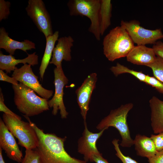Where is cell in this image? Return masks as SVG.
<instances>
[{
    "label": "cell",
    "mask_w": 163,
    "mask_h": 163,
    "mask_svg": "<svg viewBox=\"0 0 163 163\" xmlns=\"http://www.w3.org/2000/svg\"><path fill=\"white\" fill-rule=\"evenodd\" d=\"M92 162H94L96 163H110L103 157L101 153L94 155L92 158Z\"/></svg>",
    "instance_id": "cell-33"
},
{
    "label": "cell",
    "mask_w": 163,
    "mask_h": 163,
    "mask_svg": "<svg viewBox=\"0 0 163 163\" xmlns=\"http://www.w3.org/2000/svg\"><path fill=\"white\" fill-rule=\"evenodd\" d=\"M11 5L10 2L0 0V21L8 18L10 14Z\"/></svg>",
    "instance_id": "cell-27"
},
{
    "label": "cell",
    "mask_w": 163,
    "mask_h": 163,
    "mask_svg": "<svg viewBox=\"0 0 163 163\" xmlns=\"http://www.w3.org/2000/svg\"><path fill=\"white\" fill-rule=\"evenodd\" d=\"M133 140L135 149L139 156L148 158L155 155L158 152L150 137L138 134Z\"/></svg>",
    "instance_id": "cell-19"
},
{
    "label": "cell",
    "mask_w": 163,
    "mask_h": 163,
    "mask_svg": "<svg viewBox=\"0 0 163 163\" xmlns=\"http://www.w3.org/2000/svg\"><path fill=\"white\" fill-rule=\"evenodd\" d=\"M0 80L9 82L12 85H16L18 84V81L14 78L9 76L2 69H0Z\"/></svg>",
    "instance_id": "cell-31"
},
{
    "label": "cell",
    "mask_w": 163,
    "mask_h": 163,
    "mask_svg": "<svg viewBox=\"0 0 163 163\" xmlns=\"http://www.w3.org/2000/svg\"><path fill=\"white\" fill-rule=\"evenodd\" d=\"M71 16L80 15L89 18L91 24L88 30L96 39L100 40L99 14L101 6L100 0H70L67 3Z\"/></svg>",
    "instance_id": "cell-6"
},
{
    "label": "cell",
    "mask_w": 163,
    "mask_h": 163,
    "mask_svg": "<svg viewBox=\"0 0 163 163\" xmlns=\"http://www.w3.org/2000/svg\"><path fill=\"white\" fill-rule=\"evenodd\" d=\"M3 120L18 144L26 149H35L38 145L37 134L29 123L9 114L4 113Z\"/></svg>",
    "instance_id": "cell-5"
},
{
    "label": "cell",
    "mask_w": 163,
    "mask_h": 163,
    "mask_svg": "<svg viewBox=\"0 0 163 163\" xmlns=\"http://www.w3.org/2000/svg\"><path fill=\"white\" fill-rule=\"evenodd\" d=\"M21 163H42L40 157L35 149H26Z\"/></svg>",
    "instance_id": "cell-24"
},
{
    "label": "cell",
    "mask_w": 163,
    "mask_h": 163,
    "mask_svg": "<svg viewBox=\"0 0 163 163\" xmlns=\"http://www.w3.org/2000/svg\"><path fill=\"white\" fill-rule=\"evenodd\" d=\"M0 111L3 112L5 113L10 115L18 119H21L20 117L12 111L5 104L4 96L1 88L0 91Z\"/></svg>",
    "instance_id": "cell-29"
},
{
    "label": "cell",
    "mask_w": 163,
    "mask_h": 163,
    "mask_svg": "<svg viewBox=\"0 0 163 163\" xmlns=\"http://www.w3.org/2000/svg\"><path fill=\"white\" fill-rule=\"evenodd\" d=\"M120 26L127 32L134 43L137 45L155 44L158 40L163 39L161 29L154 30L146 29L140 25L138 21H129L122 20Z\"/></svg>",
    "instance_id": "cell-7"
},
{
    "label": "cell",
    "mask_w": 163,
    "mask_h": 163,
    "mask_svg": "<svg viewBox=\"0 0 163 163\" xmlns=\"http://www.w3.org/2000/svg\"><path fill=\"white\" fill-rule=\"evenodd\" d=\"M145 83L154 88L159 92L163 94V83L155 77L146 75Z\"/></svg>",
    "instance_id": "cell-26"
},
{
    "label": "cell",
    "mask_w": 163,
    "mask_h": 163,
    "mask_svg": "<svg viewBox=\"0 0 163 163\" xmlns=\"http://www.w3.org/2000/svg\"><path fill=\"white\" fill-rule=\"evenodd\" d=\"M103 45L104 55L112 62L126 57L135 46L126 31L121 26L110 30L104 37Z\"/></svg>",
    "instance_id": "cell-3"
},
{
    "label": "cell",
    "mask_w": 163,
    "mask_h": 163,
    "mask_svg": "<svg viewBox=\"0 0 163 163\" xmlns=\"http://www.w3.org/2000/svg\"><path fill=\"white\" fill-rule=\"evenodd\" d=\"M26 63L34 66L38 64V56L34 52L28 54L26 58L22 59H16L13 55H5L0 51V69L5 70L7 73L14 71L17 67L16 66L19 63Z\"/></svg>",
    "instance_id": "cell-17"
},
{
    "label": "cell",
    "mask_w": 163,
    "mask_h": 163,
    "mask_svg": "<svg viewBox=\"0 0 163 163\" xmlns=\"http://www.w3.org/2000/svg\"><path fill=\"white\" fill-rule=\"evenodd\" d=\"M152 48L156 56L163 59V42L160 40L158 41L153 44Z\"/></svg>",
    "instance_id": "cell-30"
},
{
    "label": "cell",
    "mask_w": 163,
    "mask_h": 163,
    "mask_svg": "<svg viewBox=\"0 0 163 163\" xmlns=\"http://www.w3.org/2000/svg\"><path fill=\"white\" fill-rule=\"evenodd\" d=\"M150 138L152 140L158 152L163 150V132L157 135L152 134Z\"/></svg>",
    "instance_id": "cell-28"
},
{
    "label": "cell",
    "mask_w": 163,
    "mask_h": 163,
    "mask_svg": "<svg viewBox=\"0 0 163 163\" xmlns=\"http://www.w3.org/2000/svg\"><path fill=\"white\" fill-rule=\"evenodd\" d=\"M2 150L0 147V163H5L2 155Z\"/></svg>",
    "instance_id": "cell-34"
},
{
    "label": "cell",
    "mask_w": 163,
    "mask_h": 163,
    "mask_svg": "<svg viewBox=\"0 0 163 163\" xmlns=\"http://www.w3.org/2000/svg\"><path fill=\"white\" fill-rule=\"evenodd\" d=\"M59 32L56 31L51 35L46 38V44L43 56L42 58L41 65L39 68V74L41 79L43 80L45 70L47 68L52 56L53 49L56 42L58 40Z\"/></svg>",
    "instance_id": "cell-20"
},
{
    "label": "cell",
    "mask_w": 163,
    "mask_h": 163,
    "mask_svg": "<svg viewBox=\"0 0 163 163\" xmlns=\"http://www.w3.org/2000/svg\"><path fill=\"white\" fill-rule=\"evenodd\" d=\"M0 48L4 49L10 55H13L17 50L27 53V50L36 48L35 44L31 41L24 40L20 42L10 37L4 27L0 28Z\"/></svg>",
    "instance_id": "cell-15"
},
{
    "label": "cell",
    "mask_w": 163,
    "mask_h": 163,
    "mask_svg": "<svg viewBox=\"0 0 163 163\" xmlns=\"http://www.w3.org/2000/svg\"><path fill=\"white\" fill-rule=\"evenodd\" d=\"M74 40L70 36L60 37L54 48L52 58L50 63L58 67L62 66L63 60L70 61L72 59L71 48L73 46Z\"/></svg>",
    "instance_id": "cell-14"
},
{
    "label": "cell",
    "mask_w": 163,
    "mask_h": 163,
    "mask_svg": "<svg viewBox=\"0 0 163 163\" xmlns=\"http://www.w3.org/2000/svg\"><path fill=\"white\" fill-rule=\"evenodd\" d=\"M133 107V104L129 103L111 110L109 115L98 124L96 128L101 131L110 126L115 128L119 131L122 138L120 145L123 147H130L134 145V140L130 136L127 117Z\"/></svg>",
    "instance_id": "cell-4"
},
{
    "label": "cell",
    "mask_w": 163,
    "mask_h": 163,
    "mask_svg": "<svg viewBox=\"0 0 163 163\" xmlns=\"http://www.w3.org/2000/svg\"><path fill=\"white\" fill-rule=\"evenodd\" d=\"M31 65L26 63L21 68H17L12 75L18 81L33 90L42 97L48 100L53 95V91L43 88L38 80V77L34 73Z\"/></svg>",
    "instance_id": "cell-10"
},
{
    "label": "cell",
    "mask_w": 163,
    "mask_h": 163,
    "mask_svg": "<svg viewBox=\"0 0 163 163\" xmlns=\"http://www.w3.org/2000/svg\"><path fill=\"white\" fill-rule=\"evenodd\" d=\"M12 86L14 104L25 116H33L49 110L48 100L37 95L31 88L21 82Z\"/></svg>",
    "instance_id": "cell-2"
},
{
    "label": "cell",
    "mask_w": 163,
    "mask_h": 163,
    "mask_svg": "<svg viewBox=\"0 0 163 163\" xmlns=\"http://www.w3.org/2000/svg\"><path fill=\"white\" fill-rule=\"evenodd\" d=\"M110 70L116 76L125 73H128L136 77L141 82H145L146 75L142 72H139L130 69L128 67L117 63L115 66H112Z\"/></svg>",
    "instance_id": "cell-22"
},
{
    "label": "cell",
    "mask_w": 163,
    "mask_h": 163,
    "mask_svg": "<svg viewBox=\"0 0 163 163\" xmlns=\"http://www.w3.org/2000/svg\"><path fill=\"white\" fill-rule=\"evenodd\" d=\"M35 131L38 139V145L35 149L39 154L42 163H88L85 160L71 156L65 150L64 143L66 137L61 138L53 133H45L24 116Z\"/></svg>",
    "instance_id": "cell-1"
},
{
    "label": "cell",
    "mask_w": 163,
    "mask_h": 163,
    "mask_svg": "<svg viewBox=\"0 0 163 163\" xmlns=\"http://www.w3.org/2000/svg\"><path fill=\"white\" fill-rule=\"evenodd\" d=\"M97 75L93 73L89 75L76 91L77 100L81 110V113L86 122V116L92 92L97 81Z\"/></svg>",
    "instance_id": "cell-13"
},
{
    "label": "cell",
    "mask_w": 163,
    "mask_h": 163,
    "mask_svg": "<svg viewBox=\"0 0 163 163\" xmlns=\"http://www.w3.org/2000/svg\"><path fill=\"white\" fill-rule=\"evenodd\" d=\"M0 147L5 151L10 159L21 163L23 158V154L12 134L6 126L3 120L0 119Z\"/></svg>",
    "instance_id": "cell-12"
},
{
    "label": "cell",
    "mask_w": 163,
    "mask_h": 163,
    "mask_svg": "<svg viewBox=\"0 0 163 163\" xmlns=\"http://www.w3.org/2000/svg\"><path fill=\"white\" fill-rule=\"evenodd\" d=\"M119 140L114 139L112 141L114 149L116 152V155L121 161L123 163H138L135 160L128 156L124 155L121 151L119 146Z\"/></svg>",
    "instance_id": "cell-25"
},
{
    "label": "cell",
    "mask_w": 163,
    "mask_h": 163,
    "mask_svg": "<svg viewBox=\"0 0 163 163\" xmlns=\"http://www.w3.org/2000/svg\"><path fill=\"white\" fill-rule=\"evenodd\" d=\"M157 56L153 48L145 45L135 46L126 56L127 61L134 64L148 65L153 63Z\"/></svg>",
    "instance_id": "cell-16"
},
{
    "label": "cell",
    "mask_w": 163,
    "mask_h": 163,
    "mask_svg": "<svg viewBox=\"0 0 163 163\" xmlns=\"http://www.w3.org/2000/svg\"><path fill=\"white\" fill-rule=\"evenodd\" d=\"M148 159L149 163H163V150L158 152L155 155Z\"/></svg>",
    "instance_id": "cell-32"
},
{
    "label": "cell",
    "mask_w": 163,
    "mask_h": 163,
    "mask_svg": "<svg viewBox=\"0 0 163 163\" xmlns=\"http://www.w3.org/2000/svg\"><path fill=\"white\" fill-rule=\"evenodd\" d=\"M151 109V125L153 132H163V101L153 96L149 101Z\"/></svg>",
    "instance_id": "cell-18"
},
{
    "label": "cell",
    "mask_w": 163,
    "mask_h": 163,
    "mask_svg": "<svg viewBox=\"0 0 163 163\" xmlns=\"http://www.w3.org/2000/svg\"><path fill=\"white\" fill-rule=\"evenodd\" d=\"M147 66L151 69L154 76L163 83V59L157 56L155 62Z\"/></svg>",
    "instance_id": "cell-23"
},
{
    "label": "cell",
    "mask_w": 163,
    "mask_h": 163,
    "mask_svg": "<svg viewBox=\"0 0 163 163\" xmlns=\"http://www.w3.org/2000/svg\"><path fill=\"white\" fill-rule=\"evenodd\" d=\"M112 8L111 0H101L99 17L101 36L103 35L111 24Z\"/></svg>",
    "instance_id": "cell-21"
},
{
    "label": "cell",
    "mask_w": 163,
    "mask_h": 163,
    "mask_svg": "<svg viewBox=\"0 0 163 163\" xmlns=\"http://www.w3.org/2000/svg\"><path fill=\"white\" fill-rule=\"evenodd\" d=\"M28 16L46 38L53 34L50 15L42 0H29L25 8Z\"/></svg>",
    "instance_id": "cell-8"
},
{
    "label": "cell",
    "mask_w": 163,
    "mask_h": 163,
    "mask_svg": "<svg viewBox=\"0 0 163 163\" xmlns=\"http://www.w3.org/2000/svg\"><path fill=\"white\" fill-rule=\"evenodd\" d=\"M54 73L55 92L52 98L48 101V105L49 107L53 108V115H56L59 110L61 118H66L68 113L64 105L63 97L64 87L68 84V80L64 73L62 65L56 67L54 70Z\"/></svg>",
    "instance_id": "cell-9"
},
{
    "label": "cell",
    "mask_w": 163,
    "mask_h": 163,
    "mask_svg": "<svg viewBox=\"0 0 163 163\" xmlns=\"http://www.w3.org/2000/svg\"><path fill=\"white\" fill-rule=\"evenodd\" d=\"M84 129L82 136L78 141V151L84 156V160L92 162L94 155L101 154L97 146V141L107 128H104L98 133H93L88 129L86 122H84Z\"/></svg>",
    "instance_id": "cell-11"
}]
</instances>
